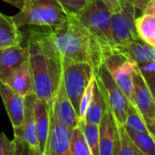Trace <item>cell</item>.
I'll use <instances>...</instances> for the list:
<instances>
[{
  "label": "cell",
  "instance_id": "6da1fadb",
  "mask_svg": "<svg viewBox=\"0 0 155 155\" xmlns=\"http://www.w3.org/2000/svg\"><path fill=\"white\" fill-rule=\"evenodd\" d=\"M26 42L34 94L51 108L63 79L61 55L46 31L31 28Z\"/></svg>",
  "mask_w": 155,
  "mask_h": 155
},
{
  "label": "cell",
  "instance_id": "7a4b0ae2",
  "mask_svg": "<svg viewBox=\"0 0 155 155\" xmlns=\"http://www.w3.org/2000/svg\"><path fill=\"white\" fill-rule=\"evenodd\" d=\"M48 34L61 55L63 67L72 63L85 62L97 71L104 64L106 54L104 49L76 16L68 15L63 29Z\"/></svg>",
  "mask_w": 155,
  "mask_h": 155
},
{
  "label": "cell",
  "instance_id": "3957f363",
  "mask_svg": "<svg viewBox=\"0 0 155 155\" xmlns=\"http://www.w3.org/2000/svg\"><path fill=\"white\" fill-rule=\"evenodd\" d=\"M13 17L19 28H45V31L49 33L63 29L68 21V15L58 0H25Z\"/></svg>",
  "mask_w": 155,
  "mask_h": 155
},
{
  "label": "cell",
  "instance_id": "277c9868",
  "mask_svg": "<svg viewBox=\"0 0 155 155\" xmlns=\"http://www.w3.org/2000/svg\"><path fill=\"white\" fill-rule=\"evenodd\" d=\"M112 14L103 1L95 0L79 16H76L98 41L106 58L118 53L112 32Z\"/></svg>",
  "mask_w": 155,
  "mask_h": 155
},
{
  "label": "cell",
  "instance_id": "5b68a950",
  "mask_svg": "<svg viewBox=\"0 0 155 155\" xmlns=\"http://www.w3.org/2000/svg\"><path fill=\"white\" fill-rule=\"evenodd\" d=\"M94 66L85 62L72 63L63 67V82L66 94L76 111L79 113L81 98L94 75Z\"/></svg>",
  "mask_w": 155,
  "mask_h": 155
},
{
  "label": "cell",
  "instance_id": "8992f818",
  "mask_svg": "<svg viewBox=\"0 0 155 155\" xmlns=\"http://www.w3.org/2000/svg\"><path fill=\"white\" fill-rule=\"evenodd\" d=\"M95 78L105 103L113 112L116 121L124 124L129 101L104 64L95 71Z\"/></svg>",
  "mask_w": 155,
  "mask_h": 155
},
{
  "label": "cell",
  "instance_id": "52a82bcc",
  "mask_svg": "<svg viewBox=\"0 0 155 155\" xmlns=\"http://www.w3.org/2000/svg\"><path fill=\"white\" fill-rule=\"evenodd\" d=\"M35 94L32 93L25 97V118L21 127L14 129L15 155H42L37 139L34 120L33 103Z\"/></svg>",
  "mask_w": 155,
  "mask_h": 155
},
{
  "label": "cell",
  "instance_id": "ba28073f",
  "mask_svg": "<svg viewBox=\"0 0 155 155\" xmlns=\"http://www.w3.org/2000/svg\"><path fill=\"white\" fill-rule=\"evenodd\" d=\"M136 10L133 5L124 3L120 11L112 14V32L118 53H122L127 45L140 38L135 27Z\"/></svg>",
  "mask_w": 155,
  "mask_h": 155
},
{
  "label": "cell",
  "instance_id": "9c48e42d",
  "mask_svg": "<svg viewBox=\"0 0 155 155\" xmlns=\"http://www.w3.org/2000/svg\"><path fill=\"white\" fill-rule=\"evenodd\" d=\"M104 65L126 95L128 101L134 104L133 75L138 64L125 54L116 53L105 59Z\"/></svg>",
  "mask_w": 155,
  "mask_h": 155
},
{
  "label": "cell",
  "instance_id": "30bf717a",
  "mask_svg": "<svg viewBox=\"0 0 155 155\" xmlns=\"http://www.w3.org/2000/svg\"><path fill=\"white\" fill-rule=\"evenodd\" d=\"M134 105L144 119L148 129L155 124V103L151 89L145 81L139 65L133 75Z\"/></svg>",
  "mask_w": 155,
  "mask_h": 155
},
{
  "label": "cell",
  "instance_id": "8fae6325",
  "mask_svg": "<svg viewBox=\"0 0 155 155\" xmlns=\"http://www.w3.org/2000/svg\"><path fill=\"white\" fill-rule=\"evenodd\" d=\"M73 128L58 120L50 108V126L44 155H71L70 144Z\"/></svg>",
  "mask_w": 155,
  "mask_h": 155
},
{
  "label": "cell",
  "instance_id": "7c38bea8",
  "mask_svg": "<svg viewBox=\"0 0 155 155\" xmlns=\"http://www.w3.org/2000/svg\"><path fill=\"white\" fill-rule=\"evenodd\" d=\"M100 155H119L120 143L117 121L107 106L99 123Z\"/></svg>",
  "mask_w": 155,
  "mask_h": 155
},
{
  "label": "cell",
  "instance_id": "4fadbf2b",
  "mask_svg": "<svg viewBox=\"0 0 155 155\" xmlns=\"http://www.w3.org/2000/svg\"><path fill=\"white\" fill-rule=\"evenodd\" d=\"M0 96L9 116L14 129L22 126L25 118V97L13 91L7 84L0 80Z\"/></svg>",
  "mask_w": 155,
  "mask_h": 155
},
{
  "label": "cell",
  "instance_id": "5bb4252c",
  "mask_svg": "<svg viewBox=\"0 0 155 155\" xmlns=\"http://www.w3.org/2000/svg\"><path fill=\"white\" fill-rule=\"evenodd\" d=\"M52 110L55 117L69 127L74 129L78 125L79 116L66 94L63 79L54 98Z\"/></svg>",
  "mask_w": 155,
  "mask_h": 155
},
{
  "label": "cell",
  "instance_id": "9a60e30c",
  "mask_svg": "<svg viewBox=\"0 0 155 155\" xmlns=\"http://www.w3.org/2000/svg\"><path fill=\"white\" fill-rule=\"evenodd\" d=\"M1 81H3L13 91L22 97H25L34 93L33 77L29 60H25L19 67H17Z\"/></svg>",
  "mask_w": 155,
  "mask_h": 155
},
{
  "label": "cell",
  "instance_id": "2e32d148",
  "mask_svg": "<svg viewBox=\"0 0 155 155\" xmlns=\"http://www.w3.org/2000/svg\"><path fill=\"white\" fill-rule=\"evenodd\" d=\"M28 59V45L20 44L15 46L0 49V80L19 67Z\"/></svg>",
  "mask_w": 155,
  "mask_h": 155
},
{
  "label": "cell",
  "instance_id": "e0dca14e",
  "mask_svg": "<svg viewBox=\"0 0 155 155\" xmlns=\"http://www.w3.org/2000/svg\"><path fill=\"white\" fill-rule=\"evenodd\" d=\"M33 110L35 132L39 142L41 153L42 155H44L46 147L50 126V107L44 101H42L41 99L37 98L36 95H35Z\"/></svg>",
  "mask_w": 155,
  "mask_h": 155
},
{
  "label": "cell",
  "instance_id": "ac0fdd59",
  "mask_svg": "<svg viewBox=\"0 0 155 155\" xmlns=\"http://www.w3.org/2000/svg\"><path fill=\"white\" fill-rule=\"evenodd\" d=\"M25 39V36L14 17L0 12V49L20 45Z\"/></svg>",
  "mask_w": 155,
  "mask_h": 155
},
{
  "label": "cell",
  "instance_id": "d6986e66",
  "mask_svg": "<svg viewBox=\"0 0 155 155\" xmlns=\"http://www.w3.org/2000/svg\"><path fill=\"white\" fill-rule=\"evenodd\" d=\"M122 54L134 60L137 64H155V48L141 38L136 39L127 45Z\"/></svg>",
  "mask_w": 155,
  "mask_h": 155
},
{
  "label": "cell",
  "instance_id": "ffe728a7",
  "mask_svg": "<svg viewBox=\"0 0 155 155\" xmlns=\"http://www.w3.org/2000/svg\"><path fill=\"white\" fill-rule=\"evenodd\" d=\"M106 107H107V104L105 103L104 97L102 94V91H101V89L97 84L96 78H95L92 100H91L90 105L87 109L84 120L89 123H92V124H99V123L101 121L102 114Z\"/></svg>",
  "mask_w": 155,
  "mask_h": 155
},
{
  "label": "cell",
  "instance_id": "44dd1931",
  "mask_svg": "<svg viewBox=\"0 0 155 155\" xmlns=\"http://www.w3.org/2000/svg\"><path fill=\"white\" fill-rule=\"evenodd\" d=\"M135 27L139 37L155 48V16L143 14L135 18Z\"/></svg>",
  "mask_w": 155,
  "mask_h": 155
},
{
  "label": "cell",
  "instance_id": "7402d4cb",
  "mask_svg": "<svg viewBox=\"0 0 155 155\" xmlns=\"http://www.w3.org/2000/svg\"><path fill=\"white\" fill-rule=\"evenodd\" d=\"M78 125L81 127L92 155H100V135L99 124H92L84 119L79 120Z\"/></svg>",
  "mask_w": 155,
  "mask_h": 155
},
{
  "label": "cell",
  "instance_id": "603a6c76",
  "mask_svg": "<svg viewBox=\"0 0 155 155\" xmlns=\"http://www.w3.org/2000/svg\"><path fill=\"white\" fill-rule=\"evenodd\" d=\"M124 125L126 129L135 133H150L146 125L144 119L136 108V106L131 102L128 103L127 114Z\"/></svg>",
  "mask_w": 155,
  "mask_h": 155
},
{
  "label": "cell",
  "instance_id": "cb8c5ba5",
  "mask_svg": "<svg viewBox=\"0 0 155 155\" xmlns=\"http://www.w3.org/2000/svg\"><path fill=\"white\" fill-rule=\"evenodd\" d=\"M117 128L120 143L119 155H143L133 141L132 137L125 128V125L117 122Z\"/></svg>",
  "mask_w": 155,
  "mask_h": 155
},
{
  "label": "cell",
  "instance_id": "d4e9b609",
  "mask_svg": "<svg viewBox=\"0 0 155 155\" xmlns=\"http://www.w3.org/2000/svg\"><path fill=\"white\" fill-rule=\"evenodd\" d=\"M70 154L92 155L91 150L85 140L84 134L79 125L73 129L70 144Z\"/></svg>",
  "mask_w": 155,
  "mask_h": 155
},
{
  "label": "cell",
  "instance_id": "484cf974",
  "mask_svg": "<svg viewBox=\"0 0 155 155\" xmlns=\"http://www.w3.org/2000/svg\"><path fill=\"white\" fill-rule=\"evenodd\" d=\"M126 130L143 155H155V141L150 133H135Z\"/></svg>",
  "mask_w": 155,
  "mask_h": 155
},
{
  "label": "cell",
  "instance_id": "4316f807",
  "mask_svg": "<svg viewBox=\"0 0 155 155\" xmlns=\"http://www.w3.org/2000/svg\"><path fill=\"white\" fill-rule=\"evenodd\" d=\"M67 15L79 16L95 0H58Z\"/></svg>",
  "mask_w": 155,
  "mask_h": 155
},
{
  "label": "cell",
  "instance_id": "83f0119b",
  "mask_svg": "<svg viewBox=\"0 0 155 155\" xmlns=\"http://www.w3.org/2000/svg\"><path fill=\"white\" fill-rule=\"evenodd\" d=\"M94 82H95V73L94 77L92 78L91 82L89 83L88 86L86 87L85 91L84 92V94L81 98L80 101V105H79V113H78V116H79V120L81 119H84L87 109L90 105L91 100H92V96H93V91H94Z\"/></svg>",
  "mask_w": 155,
  "mask_h": 155
},
{
  "label": "cell",
  "instance_id": "f1b7e54d",
  "mask_svg": "<svg viewBox=\"0 0 155 155\" xmlns=\"http://www.w3.org/2000/svg\"><path fill=\"white\" fill-rule=\"evenodd\" d=\"M139 68L147 82L151 92L153 94V97L155 103V64H138Z\"/></svg>",
  "mask_w": 155,
  "mask_h": 155
},
{
  "label": "cell",
  "instance_id": "f546056e",
  "mask_svg": "<svg viewBox=\"0 0 155 155\" xmlns=\"http://www.w3.org/2000/svg\"><path fill=\"white\" fill-rule=\"evenodd\" d=\"M0 155H15V145L4 133L0 134Z\"/></svg>",
  "mask_w": 155,
  "mask_h": 155
},
{
  "label": "cell",
  "instance_id": "4dcf8cb0",
  "mask_svg": "<svg viewBox=\"0 0 155 155\" xmlns=\"http://www.w3.org/2000/svg\"><path fill=\"white\" fill-rule=\"evenodd\" d=\"M101 1L104 3V5L109 8V10L112 13L120 11L124 5V2H123L122 0H101Z\"/></svg>",
  "mask_w": 155,
  "mask_h": 155
},
{
  "label": "cell",
  "instance_id": "1f68e13d",
  "mask_svg": "<svg viewBox=\"0 0 155 155\" xmlns=\"http://www.w3.org/2000/svg\"><path fill=\"white\" fill-rule=\"evenodd\" d=\"M123 2L124 3H128V4H131L133 5L135 8H137L138 10H141L143 11L145 6L149 4V2L151 0H122Z\"/></svg>",
  "mask_w": 155,
  "mask_h": 155
},
{
  "label": "cell",
  "instance_id": "d6a6232c",
  "mask_svg": "<svg viewBox=\"0 0 155 155\" xmlns=\"http://www.w3.org/2000/svg\"><path fill=\"white\" fill-rule=\"evenodd\" d=\"M142 12L144 15H150L155 16V0H151Z\"/></svg>",
  "mask_w": 155,
  "mask_h": 155
},
{
  "label": "cell",
  "instance_id": "836d02e7",
  "mask_svg": "<svg viewBox=\"0 0 155 155\" xmlns=\"http://www.w3.org/2000/svg\"><path fill=\"white\" fill-rule=\"evenodd\" d=\"M2 1H4V2H5V3H8V4H10V5H12L17 7V8L20 10V9L23 7V5H24L25 0H2Z\"/></svg>",
  "mask_w": 155,
  "mask_h": 155
},
{
  "label": "cell",
  "instance_id": "e575fe53",
  "mask_svg": "<svg viewBox=\"0 0 155 155\" xmlns=\"http://www.w3.org/2000/svg\"><path fill=\"white\" fill-rule=\"evenodd\" d=\"M149 132H150L151 135L153 136V138L154 139L155 141V124L154 125H153V126L149 129Z\"/></svg>",
  "mask_w": 155,
  "mask_h": 155
}]
</instances>
